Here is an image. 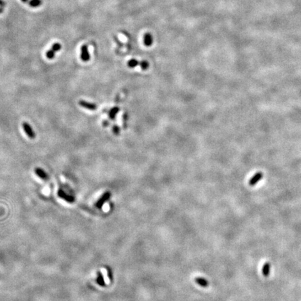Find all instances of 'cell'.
I'll list each match as a JSON object with an SVG mask.
<instances>
[{"label":"cell","instance_id":"cell-6","mask_svg":"<svg viewBox=\"0 0 301 301\" xmlns=\"http://www.w3.org/2000/svg\"><path fill=\"white\" fill-rule=\"evenodd\" d=\"M34 171H35L36 174H37L38 177H40L41 179H43V180H48V179L49 176H48V175L47 174V173H46V172L43 170V169L40 168V167H37V168L35 169Z\"/></svg>","mask_w":301,"mask_h":301},{"label":"cell","instance_id":"cell-3","mask_svg":"<svg viewBox=\"0 0 301 301\" xmlns=\"http://www.w3.org/2000/svg\"><path fill=\"white\" fill-rule=\"evenodd\" d=\"M80 58L81 60L84 61V62H87L90 60V54L88 50V47L86 45H83L81 48V55H80Z\"/></svg>","mask_w":301,"mask_h":301},{"label":"cell","instance_id":"cell-2","mask_svg":"<svg viewBox=\"0 0 301 301\" xmlns=\"http://www.w3.org/2000/svg\"><path fill=\"white\" fill-rule=\"evenodd\" d=\"M22 128L25 133L30 139H34L36 137V134L34 130H33L32 126L27 122H23Z\"/></svg>","mask_w":301,"mask_h":301},{"label":"cell","instance_id":"cell-5","mask_svg":"<svg viewBox=\"0 0 301 301\" xmlns=\"http://www.w3.org/2000/svg\"><path fill=\"white\" fill-rule=\"evenodd\" d=\"M262 178H263V173H261L260 172H257V173L254 174V176L252 177L251 179L249 180V186H255L257 183L260 181Z\"/></svg>","mask_w":301,"mask_h":301},{"label":"cell","instance_id":"cell-1","mask_svg":"<svg viewBox=\"0 0 301 301\" xmlns=\"http://www.w3.org/2000/svg\"><path fill=\"white\" fill-rule=\"evenodd\" d=\"M61 48V45L59 43H54L52 46V48L50 50H49L47 52H46V56L49 60H52L55 57V53L58 51H60Z\"/></svg>","mask_w":301,"mask_h":301},{"label":"cell","instance_id":"cell-15","mask_svg":"<svg viewBox=\"0 0 301 301\" xmlns=\"http://www.w3.org/2000/svg\"><path fill=\"white\" fill-rule=\"evenodd\" d=\"M140 64L142 70H146V69H148L149 66V64L146 61H142L140 63Z\"/></svg>","mask_w":301,"mask_h":301},{"label":"cell","instance_id":"cell-12","mask_svg":"<svg viewBox=\"0 0 301 301\" xmlns=\"http://www.w3.org/2000/svg\"><path fill=\"white\" fill-rule=\"evenodd\" d=\"M41 4H42V1L41 0H30L29 2V4L31 7L33 8H37L41 6Z\"/></svg>","mask_w":301,"mask_h":301},{"label":"cell","instance_id":"cell-13","mask_svg":"<svg viewBox=\"0 0 301 301\" xmlns=\"http://www.w3.org/2000/svg\"><path fill=\"white\" fill-rule=\"evenodd\" d=\"M139 64H140L139 61L136 60H134V59H133V60H130V61H128V66L131 68H135V67L139 65Z\"/></svg>","mask_w":301,"mask_h":301},{"label":"cell","instance_id":"cell-9","mask_svg":"<svg viewBox=\"0 0 301 301\" xmlns=\"http://www.w3.org/2000/svg\"><path fill=\"white\" fill-rule=\"evenodd\" d=\"M110 197V193L109 192H106L105 193L102 195V196L100 197V199L98 200V202L97 203L98 206H101L104 204L105 201H107L109 199Z\"/></svg>","mask_w":301,"mask_h":301},{"label":"cell","instance_id":"cell-19","mask_svg":"<svg viewBox=\"0 0 301 301\" xmlns=\"http://www.w3.org/2000/svg\"><path fill=\"white\" fill-rule=\"evenodd\" d=\"M2 13H3V9L0 8V14H2Z\"/></svg>","mask_w":301,"mask_h":301},{"label":"cell","instance_id":"cell-4","mask_svg":"<svg viewBox=\"0 0 301 301\" xmlns=\"http://www.w3.org/2000/svg\"><path fill=\"white\" fill-rule=\"evenodd\" d=\"M79 105H80L81 107L86 108V109L89 110H96L97 109V105L96 104L87 102L85 100H79Z\"/></svg>","mask_w":301,"mask_h":301},{"label":"cell","instance_id":"cell-18","mask_svg":"<svg viewBox=\"0 0 301 301\" xmlns=\"http://www.w3.org/2000/svg\"><path fill=\"white\" fill-rule=\"evenodd\" d=\"M21 1L22 2H24V3H27V2H28V1H29V0H21Z\"/></svg>","mask_w":301,"mask_h":301},{"label":"cell","instance_id":"cell-11","mask_svg":"<svg viewBox=\"0 0 301 301\" xmlns=\"http://www.w3.org/2000/svg\"><path fill=\"white\" fill-rule=\"evenodd\" d=\"M119 112V108L117 107H114L112 108L110 110V111L109 112V117L110 118V119L114 120L116 117V115L118 114V112Z\"/></svg>","mask_w":301,"mask_h":301},{"label":"cell","instance_id":"cell-7","mask_svg":"<svg viewBox=\"0 0 301 301\" xmlns=\"http://www.w3.org/2000/svg\"><path fill=\"white\" fill-rule=\"evenodd\" d=\"M195 281L196 282L197 284L199 285V286L202 287H208V284H209V283H208V280L204 278V277H197L195 279Z\"/></svg>","mask_w":301,"mask_h":301},{"label":"cell","instance_id":"cell-14","mask_svg":"<svg viewBox=\"0 0 301 301\" xmlns=\"http://www.w3.org/2000/svg\"><path fill=\"white\" fill-rule=\"evenodd\" d=\"M59 195H60V197H61L62 198H64V199H66L67 200H72V199H73V198L71 197V196H69V195H66L65 192H64L63 190H60V191H59Z\"/></svg>","mask_w":301,"mask_h":301},{"label":"cell","instance_id":"cell-17","mask_svg":"<svg viewBox=\"0 0 301 301\" xmlns=\"http://www.w3.org/2000/svg\"><path fill=\"white\" fill-rule=\"evenodd\" d=\"M5 5H6V2H5L4 0H0V6L4 7Z\"/></svg>","mask_w":301,"mask_h":301},{"label":"cell","instance_id":"cell-16","mask_svg":"<svg viewBox=\"0 0 301 301\" xmlns=\"http://www.w3.org/2000/svg\"><path fill=\"white\" fill-rule=\"evenodd\" d=\"M112 130H113V133H114L116 135H119V133H120V129H119V128L117 126V125H114V126H113V128H112Z\"/></svg>","mask_w":301,"mask_h":301},{"label":"cell","instance_id":"cell-8","mask_svg":"<svg viewBox=\"0 0 301 301\" xmlns=\"http://www.w3.org/2000/svg\"><path fill=\"white\" fill-rule=\"evenodd\" d=\"M153 37L151 33H147L145 35V37H144V43L146 46H151L153 43Z\"/></svg>","mask_w":301,"mask_h":301},{"label":"cell","instance_id":"cell-10","mask_svg":"<svg viewBox=\"0 0 301 301\" xmlns=\"http://www.w3.org/2000/svg\"><path fill=\"white\" fill-rule=\"evenodd\" d=\"M270 271H271V264H270L268 262L265 264L263 266V268H262V273H263L264 276L268 277L270 274Z\"/></svg>","mask_w":301,"mask_h":301}]
</instances>
